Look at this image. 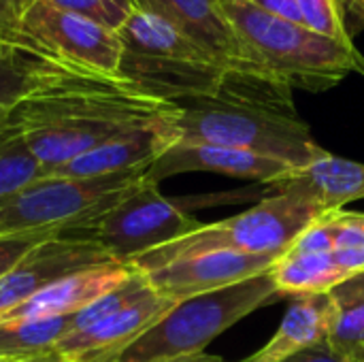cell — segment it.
<instances>
[{
	"label": "cell",
	"instance_id": "obj_33",
	"mask_svg": "<svg viewBox=\"0 0 364 362\" xmlns=\"http://www.w3.org/2000/svg\"><path fill=\"white\" fill-rule=\"evenodd\" d=\"M13 362H68L64 356H60L58 352L45 354V356H36V358H28V361H13Z\"/></svg>",
	"mask_w": 364,
	"mask_h": 362
},
{
	"label": "cell",
	"instance_id": "obj_37",
	"mask_svg": "<svg viewBox=\"0 0 364 362\" xmlns=\"http://www.w3.org/2000/svg\"><path fill=\"white\" fill-rule=\"evenodd\" d=\"M363 362H364V361H363Z\"/></svg>",
	"mask_w": 364,
	"mask_h": 362
},
{
	"label": "cell",
	"instance_id": "obj_20",
	"mask_svg": "<svg viewBox=\"0 0 364 362\" xmlns=\"http://www.w3.org/2000/svg\"><path fill=\"white\" fill-rule=\"evenodd\" d=\"M282 297L326 294L346 280L354 277L335 256V252H286L271 269Z\"/></svg>",
	"mask_w": 364,
	"mask_h": 362
},
{
	"label": "cell",
	"instance_id": "obj_23",
	"mask_svg": "<svg viewBox=\"0 0 364 362\" xmlns=\"http://www.w3.org/2000/svg\"><path fill=\"white\" fill-rule=\"evenodd\" d=\"M43 175L45 173L26 145L21 132L9 122L0 124V198L17 192Z\"/></svg>",
	"mask_w": 364,
	"mask_h": 362
},
{
	"label": "cell",
	"instance_id": "obj_21",
	"mask_svg": "<svg viewBox=\"0 0 364 362\" xmlns=\"http://www.w3.org/2000/svg\"><path fill=\"white\" fill-rule=\"evenodd\" d=\"M70 329L73 316L0 322V361H28L51 354Z\"/></svg>",
	"mask_w": 364,
	"mask_h": 362
},
{
	"label": "cell",
	"instance_id": "obj_7",
	"mask_svg": "<svg viewBox=\"0 0 364 362\" xmlns=\"http://www.w3.org/2000/svg\"><path fill=\"white\" fill-rule=\"evenodd\" d=\"M134 6L162 17L186 34L218 66L230 73L260 107L299 117L294 90L243 38L220 0H134Z\"/></svg>",
	"mask_w": 364,
	"mask_h": 362
},
{
	"label": "cell",
	"instance_id": "obj_10",
	"mask_svg": "<svg viewBox=\"0 0 364 362\" xmlns=\"http://www.w3.org/2000/svg\"><path fill=\"white\" fill-rule=\"evenodd\" d=\"M113 262L92 230H64L28 252L0 277V318L47 286L79 271Z\"/></svg>",
	"mask_w": 364,
	"mask_h": 362
},
{
	"label": "cell",
	"instance_id": "obj_14",
	"mask_svg": "<svg viewBox=\"0 0 364 362\" xmlns=\"http://www.w3.org/2000/svg\"><path fill=\"white\" fill-rule=\"evenodd\" d=\"M292 171L294 169L282 160L258 156L252 151L177 141L147 169V179L160 183L162 179L181 173H220L271 186Z\"/></svg>",
	"mask_w": 364,
	"mask_h": 362
},
{
	"label": "cell",
	"instance_id": "obj_11",
	"mask_svg": "<svg viewBox=\"0 0 364 362\" xmlns=\"http://www.w3.org/2000/svg\"><path fill=\"white\" fill-rule=\"evenodd\" d=\"M19 30L68 62L102 73H119L124 55L119 34L92 19L62 11L47 0H32L26 6Z\"/></svg>",
	"mask_w": 364,
	"mask_h": 362
},
{
	"label": "cell",
	"instance_id": "obj_36",
	"mask_svg": "<svg viewBox=\"0 0 364 362\" xmlns=\"http://www.w3.org/2000/svg\"><path fill=\"white\" fill-rule=\"evenodd\" d=\"M0 362H2V361H0Z\"/></svg>",
	"mask_w": 364,
	"mask_h": 362
},
{
	"label": "cell",
	"instance_id": "obj_34",
	"mask_svg": "<svg viewBox=\"0 0 364 362\" xmlns=\"http://www.w3.org/2000/svg\"><path fill=\"white\" fill-rule=\"evenodd\" d=\"M222 4H230V2H250V0H220Z\"/></svg>",
	"mask_w": 364,
	"mask_h": 362
},
{
	"label": "cell",
	"instance_id": "obj_22",
	"mask_svg": "<svg viewBox=\"0 0 364 362\" xmlns=\"http://www.w3.org/2000/svg\"><path fill=\"white\" fill-rule=\"evenodd\" d=\"M335 322L328 344L350 362L364 361V271L331 290Z\"/></svg>",
	"mask_w": 364,
	"mask_h": 362
},
{
	"label": "cell",
	"instance_id": "obj_9",
	"mask_svg": "<svg viewBox=\"0 0 364 362\" xmlns=\"http://www.w3.org/2000/svg\"><path fill=\"white\" fill-rule=\"evenodd\" d=\"M203 222L192 218L179 201L160 194L158 183L147 179V173L128 192L107 209L92 226V235L102 245L113 262L132 265L141 256L173 243Z\"/></svg>",
	"mask_w": 364,
	"mask_h": 362
},
{
	"label": "cell",
	"instance_id": "obj_17",
	"mask_svg": "<svg viewBox=\"0 0 364 362\" xmlns=\"http://www.w3.org/2000/svg\"><path fill=\"white\" fill-rule=\"evenodd\" d=\"M335 322L331 292L294 297L277 333L264 348L241 362H282L307 348L328 341Z\"/></svg>",
	"mask_w": 364,
	"mask_h": 362
},
{
	"label": "cell",
	"instance_id": "obj_2",
	"mask_svg": "<svg viewBox=\"0 0 364 362\" xmlns=\"http://www.w3.org/2000/svg\"><path fill=\"white\" fill-rule=\"evenodd\" d=\"M117 34L124 45L119 75L132 79L145 92L175 105L230 102L260 107L230 73L162 17L136 9Z\"/></svg>",
	"mask_w": 364,
	"mask_h": 362
},
{
	"label": "cell",
	"instance_id": "obj_12",
	"mask_svg": "<svg viewBox=\"0 0 364 362\" xmlns=\"http://www.w3.org/2000/svg\"><path fill=\"white\" fill-rule=\"evenodd\" d=\"M277 260L279 258L275 256L239 252H203L173 260L143 275L160 297L173 303H181L269 273Z\"/></svg>",
	"mask_w": 364,
	"mask_h": 362
},
{
	"label": "cell",
	"instance_id": "obj_4",
	"mask_svg": "<svg viewBox=\"0 0 364 362\" xmlns=\"http://www.w3.org/2000/svg\"><path fill=\"white\" fill-rule=\"evenodd\" d=\"M224 9L243 38L292 90L326 92L350 75L364 77V53L354 43L271 17L252 2H230Z\"/></svg>",
	"mask_w": 364,
	"mask_h": 362
},
{
	"label": "cell",
	"instance_id": "obj_31",
	"mask_svg": "<svg viewBox=\"0 0 364 362\" xmlns=\"http://www.w3.org/2000/svg\"><path fill=\"white\" fill-rule=\"evenodd\" d=\"M341 2H343V11H346L348 28L354 36L356 30L364 26V0H341Z\"/></svg>",
	"mask_w": 364,
	"mask_h": 362
},
{
	"label": "cell",
	"instance_id": "obj_15",
	"mask_svg": "<svg viewBox=\"0 0 364 362\" xmlns=\"http://www.w3.org/2000/svg\"><path fill=\"white\" fill-rule=\"evenodd\" d=\"M177 113V111H175ZM166 115L154 124L128 130L96 149L62 164L49 175H66V177H105L126 171L149 169L171 145L177 143V134L173 130V115Z\"/></svg>",
	"mask_w": 364,
	"mask_h": 362
},
{
	"label": "cell",
	"instance_id": "obj_27",
	"mask_svg": "<svg viewBox=\"0 0 364 362\" xmlns=\"http://www.w3.org/2000/svg\"><path fill=\"white\" fill-rule=\"evenodd\" d=\"M58 233H23V235H6L0 237V277L13 269L28 252H32L43 241L51 239Z\"/></svg>",
	"mask_w": 364,
	"mask_h": 362
},
{
	"label": "cell",
	"instance_id": "obj_25",
	"mask_svg": "<svg viewBox=\"0 0 364 362\" xmlns=\"http://www.w3.org/2000/svg\"><path fill=\"white\" fill-rule=\"evenodd\" d=\"M53 6L92 19L105 28L119 32L128 17L136 11L134 0H47Z\"/></svg>",
	"mask_w": 364,
	"mask_h": 362
},
{
	"label": "cell",
	"instance_id": "obj_30",
	"mask_svg": "<svg viewBox=\"0 0 364 362\" xmlns=\"http://www.w3.org/2000/svg\"><path fill=\"white\" fill-rule=\"evenodd\" d=\"M23 11L26 0H0V30H19V19Z\"/></svg>",
	"mask_w": 364,
	"mask_h": 362
},
{
	"label": "cell",
	"instance_id": "obj_28",
	"mask_svg": "<svg viewBox=\"0 0 364 362\" xmlns=\"http://www.w3.org/2000/svg\"><path fill=\"white\" fill-rule=\"evenodd\" d=\"M250 2H252L256 9H260L262 13L271 15V17H277V19L290 21V23H301V26H305L296 0H250Z\"/></svg>",
	"mask_w": 364,
	"mask_h": 362
},
{
	"label": "cell",
	"instance_id": "obj_6",
	"mask_svg": "<svg viewBox=\"0 0 364 362\" xmlns=\"http://www.w3.org/2000/svg\"><path fill=\"white\" fill-rule=\"evenodd\" d=\"M284 299L269 273L175 303L111 362H175L203 350L256 309Z\"/></svg>",
	"mask_w": 364,
	"mask_h": 362
},
{
	"label": "cell",
	"instance_id": "obj_13",
	"mask_svg": "<svg viewBox=\"0 0 364 362\" xmlns=\"http://www.w3.org/2000/svg\"><path fill=\"white\" fill-rule=\"evenodd\" d=\"M173 307V301L154 292L85 329L66 333L55 352L68 362H111Z\"/></svg>",
	"mask_w": 364,
	"mask_h": 362
},
{
	"label": "cell",
	"instance_id": "obj_18",
	"mask_svg": "<svg viewBox=\"0 0 364 362\" xmlns=\"http://www.w3.org/2000/svg\"><path fill=\"white\" fill-rule=\"evenodd\" d=\"M60 58L23 30H0V124Z\"/></svg>",
	"mask_w": 364,
	"mask_h": 362
},
{
	"label": "cell",
	"instance_id": "obj_8",
	"mask_svg": "<svg viewBox=\"0 0 364 362\" xmlns=\"http://www.w3.org/2000/svg\"><path fill=\"white\" fill-rule=\"evenodd\" d=\"M147 169L105 177L43 175L17 192L0 198V237L23 233L92 230L94 222L111 209Z\"/></svg>",
	"mask_w": 364,
	"mask_h": 362
},
{
	"label": "cell",
	"instance_id": "obj_1",
	"mask_svg": "<svg viewBox=\"0 0 364 362\" xmlns=\"http://www.w3.org/2000/svg\"><path fill=\"white\" fill-rule=\"evenodd\" d=\"M177 109L179 105L145 92L119 73L55 58L6 122L21 132L43 173L49 175L98 145Z\"/></svg>",
	"mask_w": 364,
	"mask_h": 362
},
{
	"label": "cell",
	"instance_id": "obj_19",
	"mask_svg": "<svg viewBox=\"0 0 364 362\" xmlns=\"http://www.w3.org/2000/svg\"><path fill=\"white\" fill-rule=\"evenodd\" d=\"M271 186L277 190H299L316 198L326 211H333L364 198V164L326 154Z\"/></svg>",
	"mask_w": 364,
	"mask_h": 362
},
{
	"label": "cell",
	"instance_id": "obj_32",
	"mask_svg": "<svg viewBox=\"0 0 364 362\" xmlns=\"http://www.w3.org/2000/svg\"><path fill=\"white\" fill-rule=\"evenodd\" d=\"M175 362H228L220 356H211V354H194V356H188V358H181V361Z\"/></svg>",
	"mask_w": 364,
	"mask_h": 362
},
{
	"label": "cell",
	"instance_id": "obj_24",
	"mask_svg": "<svg viewBox=\"0 0 364 362\" xmlns=\"http://www.w3.org/2000/svg\"><path fill=\"white\" fill-rule=\"evenodd\" d=\"M296 2L303 15V23L309 30L341 43H354L341 0H296Z\"/></svg>",
	"mask_w": 364,
	"mask_h": 362
},
{
	"label": "cell",
	"instance_id": "obj_29",
	"mask_svg": "<svg viewBox=\"0 0 364 362\" xmlns=\"http://www.w3.org/2000/svg\"><path fill=\"white\" fill-rule=\"evenodd\" d=\"M282 362H350L346 356H341L328 341H324V344H318V346H314V348H307V350H303V352H299V354H294V356H290V358H286V361Z\"/></svg>",
	"mask_w": 364,
	"mask_h": 362
},
{
	"label": "cell",
	"instance_id": "obj_26",
	"mask_svg": "<svg viewBox=\"0 0 364 362\" xmlns=\"http://www.w3.org/2000/svg\"><path fill=\"white\" fill-rule=\"evenodd\" d=\"M335 250H364V213L333 209L328 211Z\"/></svg>",
	"mask_w": 364,
	"mask_h": 362
},
{
	"label": "cell",
	"instance_id": "obj_35",
	"mask_svg": "<svg viewBox=\"0 0 364 362\" xmlns=\"http://www.w3.org/2000/svg\"><path fill=\"white\" fill-rule=\"evenodd\" d=\"M30 2H32V0H26V6H28V4H30Z\"/></svg>",
	"mask_w": 364,
	"mask_h": 362
},
{
	"label": "cell",
	"instance_id": "obj_3",
	"mask_svg": "<svg viewBox=\"0 0 364 362\" xmlns=\"http://www.w3.org/2000/svg\"><path fill=\"white\" fill-rule=\"evenodd\" d=\"M324 213L326 209L316 198L299 190H277V194L260 201L256 207L228 220L203 224L194 233L141 256L130 267L149 273L173 260L203 252H239L282 258L301 233Z\"/></svg>",
	"mask_w": 364,
	"mask_h": 362
},
{
	"label": "cell",
	"instance_id": "obj_16",
	"mask_svg": "<svg viewBox=\"0 0 364 362\" xmlns=\"http://www.w3.org/2000/svg\"><path fill=\"white\" fill-rule=\"evenodd\" d=\"M132 273V267L109 262L79 271L70 277H64L32 299H28L17 309L9 312L0 322L9 320H45V318H64L75 316L109 290L124 284Z\"/></svg>",
	"mask_w": 364,
	"mask_h": 362
},
{
	"label": "cell",
	"instance_id": "obj_5",
	"mask_svg": "<svg viewBox=\"0 0 364 362\" xmlns=\"http://www.w3.org/2000/svg\"><path fill=\"white\" fill-rule=\"evenodd\" d=\"M179 143L218 145L275 158L294 171L326 156L311 128L292 115L230 102H188L173 115Z\"/></svg>",
	"mask_w": 364,
	"mask_h": 362
}]
</instances>
